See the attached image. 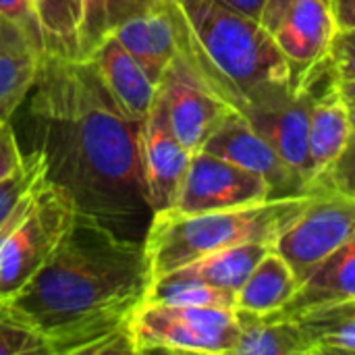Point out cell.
<instances>
[{
  "instance_id": "cell-1",
  "label": "cell",
  "mask_w": 355,
  "mask_h": 355,
  "mask_svg": "<svg viewBox=\"0 0 355 355\" xmlns=\"http://www.w3.org/2000/svg\"><path fill=\"white\" fill-rule=\"evenodd\" d=\"M25 100L46 177L71 198L75 214L144 241L152 208L141 171V123L123 112L92 60L46 54Z\"/></svg>"
},
{
  "instance_id": "cell-2",
  "label": "cell",
  "mask_w": 355,
  "mask_h": 355,
  "mask_svg": "<svg viewBox=\"0 0 355 355\" xmlns=\"http://www.w3.org/2000/svg\"><path fill=\"white\" fill-rule=\"evenodd\" d=\"M148 283L144 241L75 214L48 262L0 306L37 329L52 355H133L129 320Z\"/></svg>"
},
{
  "instance_id": "cell-3",
  "label": "cell",
  "mask_w": 355,
  "mask_h": 355,
  "mask_svg": "<svg viewBox=\"0 0 355 355\" xmlns=\"http://www.w3.org/2000/svg\"><path fill=\"white\" fill-rule=\"evenodd\" d=\"M177 52L227 106L248 114L283 98L304 69L293 67L272 33L220 0H166Z\"/></svg>"
},
{
  "instance_id": "cell-4",
  "label": "cell",
  "mask_w": 355,
  "mask_h": 355,
  "mask_svg": "<svg viewBox=\"0 0 355 355\" xmlns=\"http://www.w3.org/2000/svg\"><path fill=\"white\" fill-rule=\"evenodd\" d=\"M310 198L312 193L200 214H181L175 210L154 212L144 235L150 281L185 268L225 248L252 241L272 245L302 214Z\"/></svg>"
},
{
  "instance_id": "cell-5",
  "label": "cell",
  "mask_w": 355,
  "mask_h": 355,
  "mask_svg": "<svg viewBox=\"0 0 355 355\" xmlns=\"http://www.w3.org/2000/svg\"><path fill=\"white\" fill-rule=\"evenodd\" d=\"M73 220L71 198L46 177L0 235V304L37 275Z\"/></svg>"
},
{
  "instance_id": "cell-6",
  "label": "cell",
  "mask_w": 355,
  "mask_h": 355,
  "mask_svg": "<svg viewBox=\"0 0 355 355\" xmlns=\"http://www.w3.org/2000/svg\"><path fill=\"white\" fill-rule=\"evenodd\" d=\"M133 352L231 355L239 324L235 308L164 306L141 302L129 320Z\"/></svg>"
},
{
  "instance_id": "cell-7",
  "label": "cell",
  "mask_w": 355,
  "mask_h": 355,
  "mask_svg": "<svg viewBox=\"0 0 355 355\" xmlns=\"http://www.w3.org/2000/svg\"><path fill=\"white\" fill-rule=\"evenodd\" d=\"M354 237L355 200L320 187L302 214L275 239L272 250L289 264L297 283H304Z\"/></svg>"
},
{
  "instance_id": "cell-8",
  "label": "cell",
  "mask_w": 355,
  "mask_h": 355,
  "mask_svg": "<svg viewBox=\"0 0 355 355\" xmlns=\"http://www.w3.org/2000/svg\"><path fill=\"white\" fill-rule=\"evenodd\" d=\"M268 200L270 187L260 175L200 150L191 156L171 210L200 214L256 206Z\"/></svg>"
},
{
  "instance_id": "cell-9",
  "label": "cell",
  "mask_w": 355,
  "mask_h": 355,
  "mask_svg": "<svg viewBox=\"0 0 355 355\" xmlns=\"http://www.w3.org/2000/svg\"><path fill=\"white\" fill-rule=\"evenodd\" d=\"M202 152L260 175L270 187V200L300 198L320 189L318 185L310 187L293 168H289L272 144L235 108L223 116V121L206 139Z\"/></svg>"
},
{
  "instance_id": "cell-10",
  "label": "cell",
  "mask_w": 355,
  "mask_h": 355,
  "mask_svg": "<svg viewBox=\"0 0 355 355\" xmlns=\"http://www.w3.org/2000/svg\"><path fill=\"white\" fill-rule=\"evenodd\" d=\"M158 96L166 108V116L177 139L191 154L204 148L210 133L231 110V106L202 83L179 52L158 83Z\"/></svg>"
},
{
  "instance_id": "cell-11",
  "label": "cell",
  "mask_w": 355,
  "mask_h": 355,
  "mask_svg": "<svg viewBox=\"0 0 355 355\" xmlns=\"http://www.w3.org/2000/svg\"><path fill=\"white\" fill-rule=\"evenodd\" d=\"M139 152L152 214L171 210L193 154L177 139L160 96L141 123Z\"/></svg>"
},
{
  "instance_id": "cell-12",
  "label": "cell",
  "mask_w": 355,
  "mask_h": 355,
  "mask_svg": "<svg viewBox=\"0 0 355 355\" xmlns=\"http://www.w3.org/2000/svg\"><path fill=\"white\" fill-rule=\"evenodd\" d=\"M337 31L331 0H293L270 33L285 58L306 69L331 52Z\"/></svg>"
},
{
  "instance_id": "cell-13",
  "label": "cell",
  "mask_w": 355,
  "mask_h": 355,
  "mask_svg": "<svg viewBox=\"0 0 355 355\" xmlns=\"http://www.w3.org/2000/svg\"><path fill=\"white\" fill-rule=\"evenodd\" d=\"M85 60H92L100 79L123 112L133 121L144 123L158 98V83L148 77V73L123 48V44L110 35Z\"/></svg>"
},
{
  "instance_id": "cell-14",
  "label": "cell",
  "mask_w": 355,
  "mask_h": 355,
  "mask_svg": "<svg viewBox=\"0 0 355 355\" xmlns=\"http://www.w3.org/2000/svg\"><path fill=\"white\" fill-rule=\"evenodd\" d=\"M44 48L15 21L0 15V119L8 121L31 92Z\"/></svg>"
},
{
  "instance_id": "cell-15",
  "label": "cell",
  "mask_w": 355,
  "mask_h": 355,
  "mask_svg": "<svg viewBox=\"0 0 355 355\" xmlns=\"http://www.w3.org/2000/svg\"><path fill=\"white\" fill-rule=\"evenodd\" d=\"M347 302H355V237L300 283L295 295L277 314L297 318L312 310Z\"/></svg>"
},
{
  "instance_id": "cell-16",
  "label": "cell",
  "mask_w": 355,
  "mask_h": 355,
  "mask_svg": "<svg viewBox=\"0 0 355 355\" xmlns=\"http://www.w3.org/2000/svg\"><path fill=\"white\" fill-rule=\"evenodd\" d=\"M354 131L352 112L341 92V81L314 98L308 131V154L312 166V185L337 160ZM316 187V185H314Z\"/></svg>"
},
{
  "instance_id": "cell-17",
  "label": "cell",
  "mask_w": 355,
  "mask_h": 355,
  "mask_svg": "<svg viewBox=\"0 0 355 355\" xmlns=\"http://www.w3.org/2000/svg\"><path fill=\"white\" fill-rule=\"evenodd\" d=\"M141 64L154 83H160L166 67L177 56V35L168 4L129 19L112 33Z\"/></svg>"
},
{
  "instance_id": "cell-18",
  "label": "cell",
  "mask_w": 355,
  "mask_h": 355,
  "mask_svg": "<svg viewBox=\"0 0 355 355\" xmlns=\"http://www.w3.org/2000/svg\"><path fill=\"white\" fill-rule=\"evenodd\" d=\"M239 335L231 355H310L304 333L293 318L254 314L235 308Z\"/></svg>"
},
{
  "instance_id": "cell-19",
  "label": "cell",
  "mask_w": 355,
  "mask_h": 355,
  "mask_svg": "<svg viewBox=\"0 0 355 355\" xmlns=\"http://www.w3.org/2000/svg\"><path fill=\"white\" fill-rule=\"evenodd\" d=\"M166 0H79L75 60L89 58L94 50L123 23L144 12L156 10Z\"/></svg>"
},
{
  "instance_id": "cell-20",
  "label": "cell",
  "mask_w": 355,
  "mask_h": 355,
  "mask_svg": "<svg viewBox=\"0 0 355 355\" xmlns=\"http://www.w3.org/2000/svg\"><path fill=\"white\" fill-rule=\"evenodd\" d=\"M297 287L300 283L289 264L270 250L237 291L235 308L254 314L279 312L295 295Z\"/></svg>"
},
{
  "instance_id": "cell-21",
  "label": "cell",
  "mask_w": 355,
  "mask_h": 355,
  "mask_svg": "<svg viewBox=\"0 0 355 355\" xmlns=\"http://www.w3.org/2000/svg\"><path fill=\"white\" fill-rule=\"evenodd\" d=\"M272 250L270 243L252 241V243H239L233 248H225L220 252H214L210 256H204L196 262H191L185 268H179L175 272H183L196 279H202L214 287L233 291L241 289V285L248 281L252 270L258 266V262Z\"/></svg>"
},
{
  "instance_id": "cell-22",
  "label": "cell",
  "mask_w": 355,
  "mask_h": 355,
  "mask_svg": "<svg viewBox=\"0 0 355 355\" xmlns=\"http://www.w3.org/2000/svg\"><path fill=\"white\" fill-rule=\"evenodd\" d=\"M310 355L355 354V302L312 310L297 318Z\"/></svg>"
},
{
  "instance_id": "cell-23",
  "label": "cell",
  "mask_w": 355,
  "mask_h": 355,
  "mask_svg": "<svg viewBox=\"0 0 355 355\" xmlns=\"http://www.w3.org/2000/svg\"><path fill=\"white\" fill-rule=\"evenodd\" d=\"M144 302L164 306L235 308V293L183 272H171L148 283Z\"/></svg>"
},
{
  "instance_id": "cell-24",
  "label": "cell",
  "mask_w": 355,
  "mask_h": 355,
  "mask_svg": "<svg viewBox=\"0 0 355 355\" xmlns=\"http://www.w3.org/2000/svg\"><path fill=\"white\" fill-rule=\"evenodd\" d=\"M44 179L46 160L42 152L33 148L31 152L25 154V164L15 175L0 181V235Z\"/></svg>"
},
{
  "instance_id": "cell-25",
  "label": "cell",
  "mask_w": 355,
  "mask_h": 355,
  "mask_svg": "<svg viewBox=\"0 0 355 355\" xmlns=\"http://www.w3.org/2000/svg\"><path fill=\"white\" fill-rule=\"evenodd\" d=\"M52 355L46 337L0 306V355Z\"/></svg>"
},
{
  "instance_id": "cell-26",
  "label": "cell",
  "mask_w": 355,
  "mask_h": 355,
  "mask_svg": "<svg viewBox=\"0 0 355 355\" xmlns=\"http://www.w3.org/2000/svg\"><path fill=\"white\" fill-rule=\"evenodd\" d=\"M314 185H320L329 191H335V193H341V196L355 200V127L343 152L318 177V181Z\"/></svg>"
},
{
  "instance_id": "cell-27",
  "label": "cell",
  "mask_w": 355,
  "mask_h": 355,
  "mask_svg": "<svg viewBox=\"0 0 355 355\" xmlns=\"http://www.w3.org/2000/svg\"><path fill=\"white\" fill-rule=\"evenodd\" d=\"M25 164V154L17 141V133L8 121L0 119V181L15 175Z\"/></svg>"
},
{
  "instance_id": "cell-28",
  "label": "cell",
  "mask_w": 355,
  "mask_h": 355,
  "mask_svg": "<svg viewBox=\"0 0 355 355\" xmlns=\"http://www.w3.org/2000/svg\"><path fill=\"white\" fill-rule=\"evenodd\" d=\"M0 15L15 21L17 25H21L44 48L42 29H40V23H37L31 0H0ZM44 52H46V48H44Z\"/></svg>"
},
{
  "instance_id": "cell-29",
  "label": "cell",
  "mask_w": 355,
  "mask_h": 355,
  "mask_svg": "<svg viewBox=\"0 0 355 355\" xmlns=\"http://www.w3.org/2000/svg\"><path fill=\"white\" fill-rule=\"evenodd\" d=\"M331 56L337 64L341 81L355 79V29L337 31L331 44Z\"/></svg>"
},
{
  "instance_id": "cell-30",
  "label": "cell",
  "mask_w": 355,
  "mask_h": 355,
  "mask_svg": "<svg viewBox=\"0 0 355 355\" xmlns=\"http://www.w3.org/2000/svg\"><path fill=\"white\" fill-rule=\"evenodd\" d=\"M339 31L355 29V0H331Z\"/></svg>"
},
{
  "instance_id": "cell-31",
  "label": "cell",
  "mask_w": 355,
  "mask_h": 355,
  "mask_svg": "<svg viewBox=\"0 0 355 355\" xmlns=\"http://www.w3.org/2000/svg\"><path fill=\"white\" fill-rule=\"evenodd\" d=\"M223 4L231 6L233 10L254 19V21H262V15H264V6H266V0H220Z\"/></svg>"
},
{
  "instance_id": "cell-32",
  "label": "cell",
  "mask_w": 355,
  "mask_h": 355,
  "mask_svg": "<svg viewBox=\"0 0 355 355\" xmlns=\"http://www.w3.org/2000/svg\"><path fill=\"white\" fill-rule=\"evenodd\" d=\"M293 0H266V6H264V15H262V25L272 31V27L277 25V21L281 19V15L287 10V6L291 4Z\"/></svg>"
},
{
  "instance_id": "cell-33",
  "label": "cell",
  "mask_w": 355,
  "mask_h": 355,
  "mask_svg": "<svg viewBox=\"0 0 355 355\" xmlns=\"http://www.w3.org/2000/svg\"><path fill=\"white\" fill-rule=\"evenodd\" d=\"M341 92H343V98H345L349 110H355V79L341 81Z\"/></svg>"
},
{
  "instance_id": "cell-34",
  "label": "cell",
  "mask_w": 355,
  "mask_h": 355,
  "mask_svg": "<svg viewBox=\"0 0 355 355\" xmlns=\"http://www.w3.org/2000/svg\"><path fill=\"white\" fill-rule=\"evenodd\" d=\"M352 112V123H354V127H355V110H349Z\"/></svg>"
},
{
  "instance_id": "cell-35",
  "label": "cell",
  "mask_w": 355,
  "mask_h": 355,
  "mask_svg": "<svg viewBox=\"0 0 355 355\" xmlns=\"http://www.w3.org/2000/svg\"><path fill=\"white\" fill-rule=\"evenodd\" d=\"M31 2H35V0H31Z\"/></svg>"
}]
</instances>
